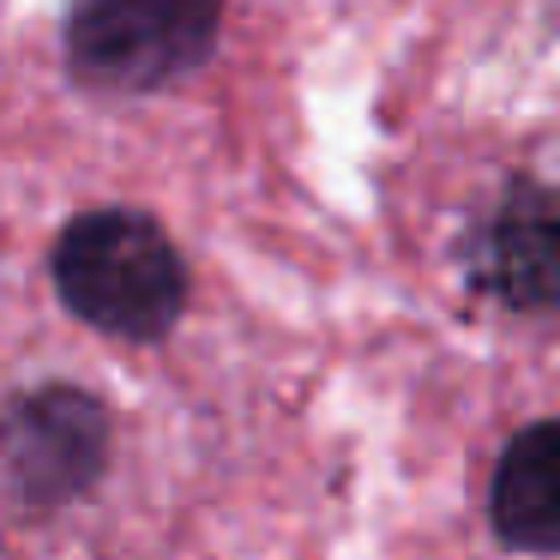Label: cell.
Returning a JSON list of instances; mask_svg holds the SVG:
<instances>
[{"label":"cell","instance_id":"obj_1","mask_svg":"<svg viewBox=\"0 0 560 560\" xmlns=\"http://www.w3.org/2000/svg\"><path fill=\"white\" fill-rule=\"evenodd\" d=\"M470 283L518 314H560V187L512 182L470 235Z\"/></svg>","mask_w":560,"mask_h":560},{"label":"cell","instance_id":"obj_2","mask_svg":"<svg viewBox=\"0 0 560 560\" xmlns=\"http://www.w3.org/2000/svg\"><path fill=\"white\" fill-rule=\"evenodd\" d=\"M488 512L506 548L518 555H560V416L518 428L494 464Z\"/></svg>","mask_w":560,"mask_h":560}]
</instances>
